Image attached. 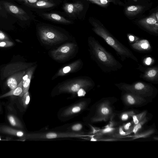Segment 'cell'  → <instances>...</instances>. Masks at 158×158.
<instances>
[{
  "mask_svg": "<svg viewBox=\"0 0 158 158\" xmlns=\"http://www.w3.org/2000/svg\"><path fill=\"white\" fill-rule=\"evenodd\" d=\"M88 42L91 58L102 71L110 73L122 68V64L94 37H89Z\"/></svg>",
  "mask_w": 158,
  "mask_h": 158,
  "instance_id": "6da1fadb",
  "label": "cell"
},
{
  "mask_svg": "<svg viewBox=\"0 0 158 158\" xmlns=\"http://www.w3.org/2000/svg\"><path fill=\"white\" fill-rule=\"evenodd\" d=\"M91 23L93 27V31L114 50L122 61L129 58L137 62H138L137 59L131 50L118 40L103 25L94 21Z\"/></svg>",
  "mask_w": 158,
  "mask_h": 158,
  "instance_id": "7a4b0ae2",
  "label": "cell"
},
{
  "mask_svg": "<svg viewBox=\"0 0 158 158\" xmlns=\"http://www.w3.org/2000/svg\"><path fill=\"white\" fill-rule=\"evenodd\" d=\"M94 85V82L91 78L83 77L65 81L58 85L56 89L58 94L67 93L74 94L81 91L85 94V90L93 87Z\"/></svg>",
  "mask_w": 158,
  "mask_h": 158,
  "instance_id": "3957f363",
  "label": "cell"
},
{
  "mask_svg": "<svg viewBox=\"0 0 158 158\" xmlns=\"http://www.w3.org/2000/svg\"><path fill=\"white\" fill-rule=\"evenodd\" d=\"M40 39L43 44L52 45L62 42L68 39L64 34L48 25H41L37 28Z\"/></svg>",
  "mask_w": 158,
  "mask_h": 158,
  "instance_id": "277c9868",
  "label": "cell"
},
{
  "mask_svg": "<svg viewBox=\"0 0 158 158\" xmlns=\"http://www.w3.org/2000/svg\"><path fill=\"white\" fill-rule=\"evenodd\" d=\"M114 85L121 90L144 98L152 96L156 89L152 84L142 81H136L131 84L121 82Z\"/></svg>",
  "mask_w": 158,
  "mask_h": 158,
  "instance_id": "5b68a950",
  "label": "cell"
},
{
  "mask_svg": "<svg viewBox=\"0 0 158 158\" xmlns=\"http://www.w3.org/2000/svg\"><path fill=\"white\" fill-rule=\"evenodd\" d=\"M27 136L30 138L41 140L58 138H81L91 135L85 134L84 133H76L68 131H48L33 133Z\"/></svg>",
  "mask_w": 158,
  "mask_h": 158,
  "instance_id": "8992f818",
  "label": "cell"
},
{
  "mask_svg": "<svg viewBox=\"0 0 158 158\" xmlns=\"http://www.w3.org/2000/svg\"><path fill=\"white\" fill-rule=\"evenodd\" d=\"M77 47V45L74 43H67L52 51L51 55L56 61H65L70 58L75 53Z\"/></svg>",
  "mask_w": 158,
  "mask_h": 158,
  "instance_id": "52a82bcc",
  "label": "cell"
},
{
  "mask_svg": "<svg viewBox=\"0 0 158 158\" xmlns=\"http://www.w3.org/2000/svg\"><path fill=\"white\" fill-rule=\"evenodd\" d=\"M113 115L110 103L109 101H106L99 104L95 115L91 118V120L93 122L106 121Z\"/></svg>",
  "mask_w": 158,
  "mask_h": 158,
  "instance_id": "ba28073f",
  "label": "cell"
},
{
  "mask_svg": "<svg viewBox=\"0 0 158 158\" xmlns=\"http://www.w3.org/2000/svg\"><path fill=\"white\" fill-rule=\"evenodd\" d=\"M87 105V102L81 100L66 107L59 113L60 118L68 119L84 110Z\"/></svg>",
  "mask_w": 158,
  "mask_h": 158,
  "instance_id": "9c48e42d",
  "label": "cell"
},
{
  "mask_svg": "<svg viewBox=\"0 0 158 158\" xmlns=\"http://www.w3.org/2000/svg\"><path fill=\"white\" fill-rule=\"evenodd\" d=\"M153 13L150 16L142 19L138 23L142 27L150 33L157 35L158 34V20Z\"/></svg>",
  "mask_w": 158,
  "mask_h": 158,
  "instance_id": "30bf717a",
  "label": "cell"
},
{
  "mask_svg": "<svg viewBox=\"0 0 158 158\" xmlns=\"http://www.w3.org/2000/svg\"><path fill=\"white\" fill-rule=\"evenodd\" d=\"M138 69L143 72L139 76L140 78L148 81L154 84L158 83V68L154 67L144 68L141 65L139 66Z\"/></svg>",
  "mask_w": 158,
  "mask_h": 158,
  "instance_id": "8fae6325",
  "label": "cell"
},
{
  "mask_svg": "<svg viewBox=\"0 0 158 158\" xmlns=\"http://www.w3.org/2000/svg\"><path fill=\"white\" fill-rule=\"evenodd\" d=\"M3 4L6 10L8 12L19 19L26 21L29 19V17L26 12L22 8L6 2H3Z\"/></svg>",
  "mask_w": 158,
  "mask_h": 158,
  "instance_id": "7c38bea8",
  "label": "cell"
},
{
  "mask_svg": "<svg viewBox=\"0 0 158 158\" xmlns=\"http://www.w3.org/2000/svg\"><path fill=\"white\" fill-rule=\"evenodd\" d=\"M82 65V63L81 60H78L60 69L54 75L52 79L59 77L64 76L68 73L77 71L80 69Z\"/></svg>",
  "mask_w": 158,
  "mask_h": 158,
  "instance_id": "4fadbf2b",
  "label": "cell"
},
{
  "mask_svg": "<svg viewBox=\"0 0 158 158\" xmlns=\"http://www.w3.org/2000/svg\"><path fill=\"white\" fill-rule=\"evenodd\" d=\"M122 98L124 102L129 106L139 105L146 102L144 98L126 92L123 95Z\"/></svg>",
  "mask_w": 158,
  "mask_h": 158,
  "instance_id": "5bb4252c",
  "label": "cell"
},
{
  "mask_svg": "<svg viewBox=\"0 0 158 158\" xmlns=\"http://www.w3.org/2000/svg\"><path fill=\"white\" fill-rule=\"evenodd\" d=\"M63 9L65 12L71 16H75L82 12L84 9L83 4L80 2L66 3L63 6Z\"/></svg>",
  "mask_w": 158,
  "mask_h": 158,
  "instance_id": "9a60e30c",
  "label": "cell"
},
{
  "mask_svg": "<svg viewBox=\"0 0 158 158\" xmlns=\"http://www.w3.org/2000/svg\"><path fill=\"white\" fill-rule=\"evenodd\" d=\"M32 64L31 63H17L7 66L4 70L3 75L6 77L16 71L27 69Z\"/></svg>",
  "mask_w": 158,
  "mask_h": 158,
  "instance_id": "2e32d148",
  "label": "cell"
},
{
  "mask_svg": "<svg viewBox=\"0 0 158 158\" xmlns=\"http://www.w3.org/2000/svg\"><path fill=\"white\" fill-rule=\"evenodd\" d=\"M131 46L133 49L141 52H148L151 48L148 40L140 39L138 38L134 42L130 43Z\"/></svg>",
  "mask_w": 158,
  "mask_h": 158,
  "instance_id": "e0dca14e",
  "label": "cell"
},
{
  "mask_svg": "<svg viewBox=\"0 0 158 158\" xmlns=\"http://www.w3.org/2000/svg\"><path fill=\"white\" fill-rule=\"evenodd\" d=\"M36 68V66H34L29 68L23 77L22 79L23 91L20 96V97H22L25 93L28 92L32 76Z\"/></svg>",
  "mask_w": 158,
  "mask_h": 158,
  "instance_id": "ac0fdd59",
  "label": "cell"
},
{
  "mask_svg": "<svg viewBox=\"0 0 158 158\" xmlns=\"http://www.w3.org/2000/svg\"><path fill=\"white\" fill-rule=\"evenodd\" d=\"M42 15L45 18L56 23L69 24L72 23V21L61 15L54 13H44Z\"/></svg>",
  "mask_w": 158,
  "mask_h": 158,
  "instance_id": "d6986e66",
  "label": "cell"
},
{
  "mask_svg": "<svg viewBox=\"0 0 158 158\" xmlns=\"http://www.w3.org/2000/svg\"><path fill=\"white\" fill-rule=\"evenodd\" d=\"M26 73L24 71L16 73L9 78L7 81L8 86L12 89L15 88L22 81Z\"/></svg>",
  "mask_w": 158,
  "mask_h": 158,
  "instance_id": "ffe728a7",
  "label": "cell"
},
{
  "mask_svg": "<svg viewBox=\"0 0 158 158\" xmlns=\"http://www.w3.org/2000/svg\"><path fill=\"white\" fill-rule=\"evenodd\" d=\"M26 5L34 8L45 9L53 7L55 6V4L52 0H40L36 2Z\"/></svg>",
  "mask_w": 158,
  "mask_h": 158,
  "instance_id": "44dd1931",
  "label": "cell"
},
{
  "mask_svg": "<svg viewBox=\"0 0 158 158\" xmlns=\"http://www.w3.org/2000/svg\"><path fill=\"white\" fill-rule=\"evenodd\" d=\"M144 7L139 5H131L126 7L125 13L129 16H135L141 12Z\"/></svg>",
  "mask_w": 158,
  "mask_h": 158,
  "instance_id": "7402d4cb",
  "label": "cell"
},
{
  "mask_svg": "<svg viewBox=\"0 0 158 158\" xmlns=\"http://www.w3.org/2000/svg\"><path fill=\"white\" fill-rule=\"evenodd\" d=\"M22 80L15 88L12 89L9 92L0 96V98H3L11 95L19 96H20L22 93Z\"/></svg>",
  "mask_w": 158,
  "mask_h": 158,
  "instance_id": "603a6c76",
  "label": "cell"
},
{
  "mask_svg": "<svg viewBox=\"0 0 158 158\" xmlns=\"http://www.w3.org/2000/svg\"><path fill=\"white\" fill-rule=\"evenodd\" d=\"M155 130L153 128H150L139 133H136L133 136L132 140H134L140 138H146L154 134Z\"/></svg>",
  "mask_w": 158,
  "mask_h": 158,
  "instance_id": "cb8c5ba5",
  "label": "cell"
},
{
  "mask_svg": "<svg viewBox=\"0 0 158 158\" xmlns=\"http://www.w3.org/2000/svg\"><path fill=\"white\" fill-rule=\"evenodd\" d=\"M83 129V125L81 123H73L68 128V132L76 133H84L82 131Z\"/></svg>",
  "mask_w": 158,
  "mask_h": 158,
  "instance_id": "d4e9b609",
  "label": "cell"
},
{
  "mask_svg": "<svg viewBox=\"0 0 158 158\" xmlns=\"http://www.w3.org/2000/svg\"><path fill=\"white\" fill-rule=\"evenodd\" d=\"M147 111H144L137 114H135L132 116L133 122L134 124H136L142 120L146 116Z\"/></svg>",
  "mask_w": 158,
  "mask_h": 158,
  "instance_id": "484cf974",
  "label": "cell"
},
{
  "mask_svg": "<svg viewBox=\"0 0 158 158\" xmlns=\"http://www.w3.org/2000/svg\"><path fill=\"white\" fill-rule=\"evenodd\" d=\"M148 120V118L145 117L142 120L136 124H133L132 132L134 134L137 133L138 131L141 129L143 126L146 123Z\"/></svg>",
  "mask_w": 158,
  "mask_h": 158,
  "instance_id": "4316f807",
  "label": "cell"
},
{
  "mask_svg": "<svg viewBox=\"0 0 158 158\" xmlns=\"http://www.w3.org/2000/svg\"><path fill=\"white\" fill-rule=\"evenodd\" d=\"M133 110H130L126 111L122 113L120 115V118L122 121H125L128 120L132 116L135 114Z\"/></svg>",
  "mask_w": 158,
  "mask_h": 158,
  "instance_id": "83f0119b",
  "label": "cell"
},
{
  "mask_svg": "<svg viewBox=\"0 0 158 158\" xmlns=\"http://www.w3.org/2000/svg\"><path fill=\"white\" fill-rule=\"evenodd\" d=\"M116 130V129L115 128L110 127L106 125L104 128L100 129V131L97 134L102 135L106 134H111L114 133Z\"/></svg>",
  "mask_w": 158,
  "mask_h": 158,
  "instance_id": "f1b7e54d",
  "label": "cell"
},
{
  "mask_svg": "<svg viewBox=\"0 0 158 158\" xmlns=\"http://www.w3.org/2000/svg\"><path fill=\"white\" fill-rule=\"evenodd\" d=\"M30 101V96L28 91L25 93L22 96V102L25 107L29 104Z\"/></svg>",
  "mask_w": 158,
  "mask_h": 158,
  "instance_id": "f546056e",
  "label": "cell"
},
{
  "mask_svg": "<svg viewBox=\"0 0 158 158\" xmlns=\"http://www.w3.org/2000/svg\"><path fill=\"white\" fill-rule=\"evenodd\" d=\"M14 45V43L8 40H4L0 41V47H9L12 46Z\"/></svg>",
  "mask_w": 158,
  "mask_h": 158,
  "instance_id": "4dcf8cb0",
  "label": "cell"
},
{
  "mask_svg": "<svg viewBox=\"0 0 158 158\" xmlns=\"http://www.w3.org/2000/svg\"><path fill=\"white\" fill-rule=\"evenodd\" d=\"M133 124V121L129 122L124 124L122 126V127L123 129L126 132L129 131L131 129V127Z\"/></svg>",
  "mask_w": 158,
  "mask_h": 158,
  "instance_id": "1f68e13d",
  "label": "cell"
},
{
  "mask_svg": "<svg viewBox=\"0 0 158 158\" xmlns=\"http://www.w3.org/2000/svg\"><path fill=\"white\" fill-rule=\"evenodd\" d=\"M19 2H23L25 5L27 4L32 3L36 2L40 0H17Z\"/></svg>",
  "mask_w": 158,
  "mask_h": 158,
  "instance_id": "d6a6232c",
  "label": "cell"
},
{
  "mask_svg": "<svg viewBox=\"0 0 158 158\" xmlns=\"http://www.w3.org/2000/svg\"><path fill=\"white\" fill-rule=\"evenodd\" d=\"M8 36L3 32L0 30V41L4 40H8Z\"/></svg>",
  "mask_w": 158,
  "mask_h": 158,
  "instance_id": "836d02e7",
  "label": "cell"
},
{
  "mask_svg": "<svg viewBox=\"0 0 158 158\" xmlns=\"http://www.w3.org/2000/svg\"><path fill=\"white\" fill-rule=\"evenodd\" d=\"M130 43L134 42L138 37L130 34L127 35Z\"/></svg>",
  "mask_w": 158,
  "mask_h": 158,
  "instance_id": "e575fe53",
  "label": "cell"
},
{
  "mask_svg": "<svg viewBox=\"0 0 158 158\" xmlns=\"http://www.w3.org/2000/svg\"><path fill=\"white\" fill-rule=\"evenodd\" d=\"M8 119L11 125L15 126L16 124V123L14 118L12 116H9Z\"/></svg>",
  "mask_w": 158,
  "mask_h": 158,
  "instance_id": "d590c367",
  "label": "cell"
},
{
  "mask_svg": "<svg viewBox=\"0 0 158 158\" xmlns=\"http://www.w3.org/2000/svg\"><path fill=\"white\" fill-rule=\"evenodd\" d=\"M152 61V60L151 58L150 57H148L146 58L144 60V63L145 64L147 65H150Z\"/></svg>",
  "mask_w": 158,
  "mask_h": 158,
  "instance_id": "8d00e7d4",
  "label": "cell"
},
{
  "mask_svg": "<svg viewBox=\"0 0 158 158\" xmlns=\"http://www.w3.org/2000/svg\"><path fill=\"white\" fill-rule=\"evenodd\" d=\"M2 9V8L1 7V6L0 4V10Z\"/></svg>",
  "mask_w": 158,
  "mask_h": 158,
  "instance_id": "74e56055",
  "label": "cell"
},
{
  "mask_svg": "<svg viewBox=\"0 0 158 158\" xmlns=\"http://www.w3.org/2000/svg\"><path fill=\"white\" fill-rule=\"evenodd\" d=\"M133 0L134 1L136 2H137V0Z\"/></svg>",
  "mask_w": 158,
  "mask_h": 158,
  "instance_id": "f35d334b",
  "label": "cell"
},
{
  "mask_svg": "<svg viewBox=\"0 0 158 158\" xmlns=\"http://www.w3.org/2000/svg\"><path fill=\"white\" fill-rule=\"evenodd\" d=\"M1 138L0 137V140H1Z\"/></svg>",
  "mask_w": 158,
  "mask_h": 158,
  "instance_id": "ab89813d",
  "label": "cell"
}]
</instances>
